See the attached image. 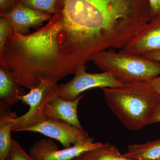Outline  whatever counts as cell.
<instances>
[{
  "label": "cell",
  "mask_w": 160,
  "mask_h": 160,
  "mask_svg": "<svg viewBox=\"0 0 160 160\" xmlns=\"http://www.w3.org/2000/svg\"><path fill=\"white\" fill-rule=\"evenodd\" d=\"M24 131L38 132L57 140L64 148H69L72 145H75L90 137L84 129L61 120L46 119L25 129Z\"/></svg>",
  "instance_id": "7"
},
{
  "label": "cell",
  "mask_w": 160,
  "mask_h": 160,
  "mask_svg": "<svg viewBox=\"0 0 160 160\" xmlns=\"http://www.w3.org/2000/svg\"><path fill=\"white\" fill-rule=\"evenodd\" d=\"M1 16L9 21L13 33L25 36L30 28L42 26L44 22L51 19L52 15L30 9L17 2L10 10L1 14Z\"/></svg>",
  "instance_id": "8"
},
{
  "label": "cell",
  "mask_w": 160,
  "mask_h": 160,
  "mask_svg": "<svg viewBox=\"0 0 160 160\" xmlns=\"http://www.w3.org/2000/svg\"><path fill=\"white\" fill-rule=\"evenodd\" d=\"M7 160H36L25 151L19 143L12 140L10 153Z\"/></svg>",
  "instance_id": "17"
},
{
  "label": "cell",
  "mask_w": 160,
  "mask_h": 160,
  "mask_svg": "<svg viewBox=\"0 0 160 160\" xmlns=\"http://www.w3.org/2000/svg\"><path fill=\"white\" fill-rule=\"evenodd\" d=\"M160 122V94H158L149 121V125L154 123Z\"/></svg>",
  "instance_id": "18"
},
{
  "label": "cell",
  "mask_w": 160,
  "mask_h": 160,
  "mask_svg": "<svg viewBox=\"0 0 160 160\" xmlns=\"http://www.w3.org/2000/svg\"><path fill=\"white\" fill-rule=\"evenodd\" d=\"M58 96L57 82L49 79L42 80L29 93L21 98L20 102L29 106V109L25 114L12 118V131H24L46 120L44 110L46 106Z\"/></svg>",
  "instance_id": "4"
},
{
  "label": "cell",
  "mask_w": 160,
  "mask_h": 160,
  "mask_svg": "<svg viewBox=\"0 0 160 160\" xmlns=\"http://www.w3.org/2000/svg\"><path fill=\"white\" fill-rule=\"evenodd\" d=\"M17 115L10 111H0V160H7L12 148V120Z\"/></svg>",
  "instance_id": "13"
},
{
  "label": "cell",
  "mask_w": 160,
  "mask_h": 160,
  "mask_svg": "<svg viewBox=\"0 0 160 160\" xmlns=\"http://www.w3.org/2000/svg\"><path fill=\"white\" fill-rule=\"evenodd\" d=\"M142 56L149 59L160 62V49Z\"/></svg>",
  "instance_id": "22"
},
{
  "label": "cell",
  "mask_w": 160,
  "mask_h": 160,
  "mask_svg": "<svg viewBox=\"0 0 160 160\" xmlns=\"http://www.w3.org/2000/svg\"><path fill=\"white\" fill-rule=\"evenodd\" d=\"M123 154L133 160H160V139L129 145Z\"/></svg>",
  "instance_id": "12"
},
{
  "label": "cell",
  "mask_w": 160,
  "mask_h": 160,
  "mask_svg": "<svg viewBox=\"0 0 160 160\" xmlns=\"http://www.w3.org/2000/svg\"><path fill=\"white\" fill-rule=\"evenodd\" d=\"M59 0H17L24 6L42 12L54 15Z\"/></svg>",
  "instance_id": "15"
},
{
  "label": "cell",
  "mask_w": 160,
  "mask_h": 160,
  "mask_svg": "<svg viewBox=\"0 0 160 160\" xmlns=\"http://www.w3.org/2000/svg\"><path fill=\"white\" fill-rule=\"evenodd\" d=\"M91 61L103 72H111L126 84L144 82L160 76V62L122 50L101 52L93 56Z\"/></svg>",
  "instance_id": "3"
},
{
  "label": "cell",
  "mask_w": 160,
  "mask_h": 160,
  "mask_svg": "<svg viewBox=\"0 0 160 160\" xmlns=\"http://www.w3.org/2000/svg\"><path fill=\"white\" fill-rule=\"evenodd\" d=\"M72 160H133L126 158L112 144L103 143L98 148L86 151Z\"/></svg>",
  "instance_id": "14"
},
{
  "label": "cell",
  "mask_w": 160,
  "mask_h": 160,
  "mask_svg": "<svg viewBox=\"0 0 160 160\" xmlns=\"http://www.w3.org/2000/svg\"><path fill=\"white\" fill-rule=\"evenodd\" d=\"M17 2V0H0L1 14L10 10Z\"/></svg>",
  "instance_id": "21"
},
{
  "label": "cell",
  "mask_w": 160,
  "mask_h": 160,
  "mask_svg": "<svg viewBox=\"0 0 160 160\" xmlns=\"http://www.w3.org/2000/svg\"><path fill=\"white\" fill-rule=\"evenodd\" d=\"M88 139L68 148L60 149L51 139H42L35 143L29 149V154L36 160H72L86 151L98 148L103 145Z\"/></svg>",
  "instance_id": "6"
},
{
  "label": "cell",
  "mask_w": 160,
  "mask_h": 160,
  "mask_svg": "<svg viewBox=\"0 0 160 160\" xmlns=\"http://www.w3.org/2000/svg\"></svg>",
  "instance_id": "23"
},
{
  "label": "cell",
  "mask_w": 160,
  "mask_h": 160,
  "mask_svg": "<svg viewBox=\"0 0 160 160\" xmlns=\"http://www.w3.org/2000/svg\"><path fill=\"white\" fill-rule=\"evenodd\" d=\"M85 95H80L73 100L65 99L58 97L46 106L44 115L46 119L61 120L83 129L78 115V108Z\"/></svg>",
  "instance_id": "10"
},
{
  "label": "cell",
  "mask_w": 160,
  "mask_h": 160,
  "mask_svg": "<svg viewBox=\"0 0 160 160\" xmlns=\"http://www.w3.org/2000/svg\"><path fill=\"white\" fill-rule=\"evenodd\" d=\"M141 83H143L158 94H160V76L149 81Z\"/></svg>",
  "instance_id": "20"
},
{
  "label": "cell",
  "mask_w": 160,
  "mask_h": 160,
  "mask_svg": "<svg viewBox=\"0 0 160 160\" xmlns=\"http://www.w3.org/2000/svg\"><path fill=\"white\" fill-rule=\"evenodd\" d=\"M13 33V29L8 20L4 17L0 18V56L2 54L9 35Z\"/></svg>",
  "instance_id": "16"
},
{
  "label": "cell",
  "mask_w": 160,
  "mask_h": 160,
  "mask_svg": "<svg viewBox=\"0 0 160 160\" xmlns=\"http://www.w3.org/2000/svg\"><path fill=\"white\" fill-rule=\"evenodd\" d=\"M101 89L106 104L126 129L135 131L149 125L158 93L141 82Z\"/></svg>",
  "instance_id": "2"
},
{
  "label": "cell",
  "mask_w": 160,
  "mask_h": 160,
  "mask_svg": "<svg viewBox=\"0 0 160 160\" xmlns=\"http://www.w3.org/2000/svg\"><path fill=\"white\" fill-rule=\"evenodd\" d=\"M20 86L14 73L0 60V111H10L12 106L26 94Z\"/></svg>",
  "instance_id": "11"
},
{
  "label": "cell",
  "mask_w": 160,
  "mask_h": 160,
  "mask_svg": "<svg viewBox=\"0 0 160 160\" xmlns=\"http://www.w3.org/2000/svg\"><path fill=\"white\" fill-rule=\"evenodd\" d=\"M151 11V19L160 15V0H148Z\"/></svg>",
  "instance_id": "19"
},
{
  "label": "cell",
  "mask_w": 160,
  "mask_h": 160,
  "mask_svg": "<svg viewBox=\"0 0 160 160\" xmlns=\"http://www.w3.org/2000/svg\"><path fill=\"white\" fill-rule=\"evenodd\" d=\"M86 69V66H81L76 71L72 79L65 84L58 85L59 96L65 99L73 100L82 92L92 88H119L127 85L117 79L111 72L90 73Z\"/></svg>",
  "instance_id": "5"
},
{
  "label": "cell",
  "mask_w": 160,
  "mask_h": 160,
  "mask_svg": "<svg viewBox=\"0 0 160 160\" xmlns=\"http://www.w3.org/2000/svg\"><path fill=\"white\" fill-rule=\"evenodd\" d=\"M56 10L40 29L39 52L69 74L97 53L124 49L151 19L148 0H59Z\"/></svg>",
  "instance_id": "1"
},
{
  "label": "cell",
  "mask_w": 160,
  "mask_h": 160,
  "mask_svg": "<svg viewBox=\"0 0 160 160\" xmlns=\"http://www.w3.org/2000/svg\"><path fill=\"white\" fill-rule=\"evenodd\" d=\"M160 49V15L152 18L139 33L122 50L142 56Z\"/></svg>",
  "instance_id": "9"
}]
</instances>
